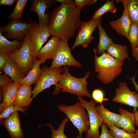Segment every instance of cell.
<instances>
[{
    "label": "cell",
    "instance_id": "obj_1",
    "mask_svg": "<svg viewBox=\"0 0 138 138\" xmlns=\"http://www.w3.org/2000/svg\"><path fill=\"white\" fill-rule=\"evenodd\" d=\"M80 11L73 4L61 3L49 14L48 27L51 35L64 42L74 36L80 24Z\"/></svg>",
    "mask_w": 138,
    "mask_h": 138
},
{
    "label": "cell",
    "instance_id": "obj_2",
    "mask_svg": "<svg viewBox=\"0 0 138 138\" xmlns=\"http://www.w3.org/2000/svg\"><path fill=\"white\" fill-rule=\"evenodd\" d=\"M93 52L95 69L98 79L105 84L111 83L121 74L123 63L105 52L99 56L96 48L93 49Z\"/></svg>",
    "mask_w": 138,
    "mask_h": 138
},
{
    "label": "cell",
    "instance_id": "obj_3",
    "mask_svg": "<svg viewBox=\"0 0 138 138\" xmlns=\"http://www.w3.org/2000/svg\"><path fill=\"white\" fill-rule=\"evenodd\" d=\"M90 74V72L88 71L83 77L77 78L70 74L68 67L65 66L63 73L59 76L57 87L55 88L53 94L56 95L61 91L78 97L90 98L91 95L87 88L88 83L86 81Z\"/></svg>",
    "mask_w": 138,
    "mask_h": 138
},
{
    "label": "cell",
    "instance_id": "obj_4",
    "mask_svg": "<svg viewBox=\"0 0 138 138\" xmlns=\"http://www.w3.org/2000/svg\"><path fill=\"white\" fill-rule=\"evenodd\" d=\"M59 110L64 113L77 129L78 136H82L84 132H87L90 128L89 119L85 108L80 102L74 105H61L57 106Z\"/></svg>",
    "mask_w": 138,
    "mask_h": 138
},
{
    "label": "cell",
    "instance_id": "obj_5",
    "mask_svg": "<svg viewBox=\"0 0 138 138\" xmlns=\"http://www.w3.org/2000/svg\"><path fill=\"white\" fill-rule=\"evenodd\" d=\"M21 48L16 51L9 54L24 75L26 76L33 66L35 60L32 54L31 38L28 32L23 41Z\"/></svg>",
    "mask_w": 138,
    "mask_h": 138
},
{
    "label": "cell",
    "instance_id": "obj_6",
    "mask_svg": "<svg viewBox=\"0 0 138 138\" xmlns=\"http://www.w3.org/2000/svg\"><path fill=\"white\" fill-rule=\"evenodd\" d=\"M41 70V75L32 90V97L33 98L52 85H55V88H56L59 76L64 71V68L62 67L51 68L46 65L43 66Z\"/></svg>",
    "mask_w": 138,
    "mask_h": 138
},
{
    "label": "cell",
    "instance_id": "obj_7",
    "mask_svg": "<svg viewBox=\"0 0 138 138\" xmlns=\"http://www.w3.org/2000/svg\"><path fill=\"white\" fill-rule=\"evenodd\" d=\"M75 66L81 68L80 63L76 60L72 55L68 42L61 40L57 49L53 59L50 68H57L62 66Z\"/></svg>",
    "mask_w": 138,
    "mask_h": 138
},
{
    "label": "cell",
    "instance_id": "obj_8",
    "mask_svg": "<svg viewBox=\"0 0 138 138\" xmlns=\"http://www.w3.org/2000/svg\"><path fill=\"white\" fill-rule=\"evenodd\" d=\"M102 18L101 17L95 19H92L88 21H81L71 50L79 45H81L84 48L88 47L94 38L93 33L98 24L101 22Z\"/></svg>",
    "mask_w": 138,
    "mask_h": 138
},
{
    "label": "cell",
    "instance_id": "obj_9",
    "mask_svg": "<svg viewBox=\"0 0 138 138\" xmlns=\"http://www.w3.org/2000/svg\"><path fill=\"white\" fill-rule=\"evenodd\" d=\"M77 98L85 108L89 116L90 128L86 132L85 138H99V129L103 122V120L96 110L94 100L88 101L79 97H77Z\"/></svg>",
    "mask_w": 138,
    "mask_h": 138
},
{
    "label": "cell",
    "instance_id": "obj_10",
    "mask_svg": "<svg viewBox=\"0 0 138 138\" xmlns=\"http://www.w3.org/2000/svg\"><path fill=\"white\" fill-rule=\"evenodd\" d=\"M31 23L28 32L31 38L32 51L34 59L43 44L51 35L48 26H41L35 22Z\"/></svg>",
    "mask_w": 138,
    "mask_h": 138
},
{
    "label": "cell",
    "instance_id": "obj_11",
    "mask_svg": "<svg viewBox=\"0 0 138 138\" xmlns=\"http://www.w3.org/2000/svg\"><path fill=\"white\" fill-rule=\"evenodd\" d=\"M112 101L133 107V111L134 113L137 111L138 94L131 91L126 82L119 83L118 88L116 89L115 95Z\"/></svg>",
    "mask_w": 138,
    "mask_h": 138
},
{
    "label": "cell",
    "instance_id": "obj_12",
    "mask_svg": "<svg viewBox=\"0 0 138 138\" xmlns=\"http://www.w3.org/2000/svg\"><path fill=\"white\" fill-rule=\"evenodd\" d=\"M31 23H27L19 20H14L6 25L0 28V31L4 32L7 38L20 41L24 40L28 32Z\"/></svg>",
    "mask_w": 138,
    "mask_h": 138
},
{
    "label": "cell",
    "instance_id": "obj_13",
    "mask_svg": "<svg viewBox=\"0 0 138 138\" xmlns=\"http://www.w3.org/2000/svg\"><path fill=\"white\" fill-rule=\"evenodd\" d=\"M21 84L20 82H14L12 83L2 87H0L2 91L3 100L0 104V112L13 104L17 92Z\"/></svg>",
    "mask_w": 138,
    "mask_h": 138
},
{
    "label": "cell",
    "instance_id": "obj_14",
    "mask_svg": "<svg viewBox=\"0 0 138 138\" xmlns=\"http://www.w3.org/2000/svg\"><path fill=\"white\" fill-rule=\"evenodd\" d=\"M30 10L36 13L39 18V24L41 26H48L49 14H45L46 8L49 4L55 3L51 0H32Z\"/></svg>",
    "mask_w": 138,
    "mask_h": 138
},
{
    "label": "cell",
    "instance_id": "obj_15",
    "mask_svg": "<svg viewBox=\"0 0 138 138\" xmlns=\"http://www.w3.org/2000/svg\"><path fill=\"white\" fill-rule=\"evenodd\" d=\"M5 127L12 138H23L24 134L20 122L19 113L17 111L12 113L3 121Z\"/></svg>",
    "mask_w": 138,
    "mask_h": 138
},
{
    "label": "cell",
    "instance_id": "obj_16",
    "mask_svg": "<svg viewBox=\"0 0 138 138\" xmlns=\"http://www.w3.org/2000/svg\"><path fill=\"white\" fill-rule=\"evenodd\" d=\"M61 41L59 38L52 36L43 47L38 51L36 56V58L41 62L44 63L49 59H53L58 47Z\"/></svg>",
    "mask_w": 138,
    "mask_h": 138
},
{
    "label": "cell",
    "instance_id": "obj_17",
    "mask_svg": "<svg viewBox=\"0 0 138 138\" xmlns=\"http://www.w3.org/2000/svg\"><path fill=\"white\" fill-rule=\"evenodd\" d=\"M124 6L123 13L118 19L109 22L111 27L121 36L127 38L132 22L126 7Z\"/></svg>",
    "mask_w": 138,
    "mask_h": 138
},
{
    "label": "cell",
    "instance_id": "obj_18",
    "mask_svg": "<svg viewBox=\"0 0 138 138\" xmlns=\"http://www.w3.org/2000/svg\"><path fill=\"white\" fill-rule=\"evenodd\" d=\"M121 115L120 118L115 125L118 128H122L130 133H135V119L134 113L129 112L126 109L120 107L118 110Z\"/></svg>",
    "mask_w": 138,
    "mask_h": 138
},
{
    "label": "cell",
    "instance_id": "obj_19",
    "mask_svg": "<svg viewBox=\"0 0 138 138\" xmlns=\"http://www.w3.org/2000/svg\"><path fill=\"white\" fill-rule=\"evenodd\" d=\"M32 87L21 84L16 94L14 105L21 108H27L32 102Z\"/></svg>",
    "mask_w": 138,
    "mask_h": 138
},
{
    "label": "cell",
    "instance_id": "obj_20",
    "mask_svg": "<svg viewBox=\"0 0 138 138\" xmlns=\"http://www.w3.org/2000/svg\"><path fill=\"white\" fill-rule=\"evenodd\" d=\"M3 71L5 74L10 76L14 82H20L25 76L15 62L10 57L4 67Z\"/></svg>",
    "mask_w": 138,
    "mask_h": 138
},
{
    "label": "cell",
    "instance_id": "obj_21",
    "mask_svg": "<svg viewBox=\"0 0 138 138\" xmlns=\"http://www.w3.org/2000/svg\"><path fill=\"white\" fill-rule=\"evenodd\" d=\"M41 64V62L36 58L32 68L25 77L20 81V84L31 86L36 83L42 73V70L40 68Z\"/></svg>",
    "mask_w": 138,
    "mask_h": 138
},
{
    "label": "cell",
    "instance_id": "obj_22",
    "mask_svg": "<svg viewBox=\"0 0 138 138\" xmlns=\"http://www.w3.org/2000/svg\"><path fill=\"white\" fill-rule=\"evenodd\" d=\"M127 46L113 43L107 48V53L122 63L129 57Z\"/></svg>",
    "mask_w": 138,
    "mask_h": 138
},
{
    "label": "cell",
    "instance_id": "obj_23",
    "mask_svg": "<svg viewBox=\"0 0 138 138\" xmlns=\"http://www.w3.org/2000/svg\"><path fill=\"white\" fill-rule=\"evenodd\" d=\"M96 109L103 120V122L106 124L107 126H112L115 125L120 118V114L112 112L100 104L96 106Z\"/></svg>",
    "mask_w": 138,
    "mask_h": 138
},
{
    "label": "cell",
    "instance_id": "obj_24",
    "mask_svg": "<svg viewBox=\"0 0 138 138\" xmlns=\"http://www.w3.org/2000/svg\"><path fill=\"white\" fill-rule=\"evenodd\" d=\"M22 43L23 42L17 40L9 41L2 35L0 31V52L8 54L12 53L18 50Z\"/></svg>",
    "mask_w": 138,
    "mask_h": 138
},
{
    "label": "cell",
    "instance_id": "obj_25",
    "mask_svg": "<svg viewBox=\"0 0 138 138\" xmlns=\"http://www.w3.org/2000/svg\"><path fill=\"white\" fill-rule=\"evenodd\" d=\"M97 28L99 31V40L96 50L98 54H101L113 42L112 39L108 37L102 27L101 22L98 24Z\"/></svg>",
    "mask_w": 138,
    "mask_h": 138
},
{
    "label": "cell",
    "instance_id": "obj_26",
    "mask_svg": "<svg viewBox=\"0 0 138 138\" xmlns=\"http://www.w3.org/2000/svg\"><path fill=\"white\" fill-rule=\"evenodd\" d=\"M116 2H121L126 7L132 23L138 25V0H118Z\"/></svg>",
    "mask_w": 138,
    "mask_h": 138
},
{
    "label": "cell",
    "instance_id": "obj_27",
    "mask_svg": "<svg viewBox=\"0 0 138 138\" xmlns=\"http://www.w3.org/2000/svg\"><path fill=\"white\" fill-rule=\"evenodd\" d=\"M113 0H107L105 4L100 8L95 11L92 16V19H95L101 17L106 13L109 12L114 13L117 9L114 3Z\"/></svg>",
    "mask_w": 138,
    "mask_h": 138
},
{
    "label": "cell",
    "instance_id": "obj_28",
    "mask_svg": "<svg viewBox=\"0 0 138 138\" xmlns=\"http://www.w3.org/2000/svg\"><path fill=\"white\" fill-rule=\"evenodd\" d=\"M68 120V118L67 117L64 118L56 130H55L53 126L51 124L48 123L45 124L49 126L51 129V138H68L65 134L64 131L65 126ZM76 138H83L82 136H78Z\"/></svg>",
    "mask_w": 138,
    "mask_h": 138
},
{
    "label": "cell",
    "instance_id": "obj_29",
    "mask_svg": "<svg viewBox=\"0 0 138 138\" xmlns=\"http://www.w3.org/2000/svg\"><path fill=\"white\" fill-rule=\"evenodd\" d=\"M107 126L109 128L110 133L114 138H138V136L135 133H129L119 129L115 125Z\"/></svg>",
    "mask_w": 138,
    "mask_h": 138
},
{
    "label": "cell",
    "instance_id": "obj_30",
    "mask_svg": "<svg viewBox=\"0 0 138 138\" xmlns=\"http://www.w3.org/2000/svg\"><path fill=\"white\" fill-rule=\"evenodd\" d=\"M28 0H17L15 8L8 17L11 20H18L21 18L22 14Z\"/></svg>",
    "mask_w": 138,
    "mask_h": 138
},
{
    "label": "cell",
    "instance_id": "obj_31",
    "mask_svg": "<svg viewBox=\"0 0 138 138\" xmlns=\"http://www.w3.org/2000/svg\"><path fill=\"white\" fill-rule=\"evenodd\" d=\"M132 48V52L138 46V25L131 23L127 38Z\"/></svg>",
    "mask_w": 138,
    "mask_h": 138
},
{
    "label": "cell",
    "instance_id": "obj_32",
    "mask_svg": "<svg viewBox=\"0 0 138 138\" xmlns=\"http://www.w3.org/2000/svg\"><path fill=\"white\" fill-rule=\"evenodd\" d=\"M27 110V108H21L15 106L12 104L5 109L0 113V118L2 122V119H4L8 117L13 112L16 111H20L24 113Z\"/></svg>",
    "mask_w": 138,
    "mask_h": 138
},
{
    "label": "cell",
    "instance_id": "obj_33",
    "mask_svg": "<svg viewBox=\"0 0 138 138\" xmlns=\"http://www.w3.org/2000/svg\"><path fill=\"white\" fill-rule=\"evenodd\" d=\"M92 97L94 100L96 102L99 103L101 105H103L102 103L104 101L109 99L104 98L103 92L99 89H96L93 90L92 93Z\"/></svg>",
    "mask_w": 138,
    "mask_h": 138
},
{
    "label": "cell",
    "instance_id": "obj_34",
    "mask_svg": "<svg viewBox=\"0 0 138 138\" xmlns=\"http://www.w3.org/2000/svg\"><path fill=\"white\" fill-rule=\"evenodd\" d=\"M74 5L80 11L82 8L86 5L94 4L97 2V0H75Z\"/></svg>",
    "mask_w": 138,
    "mask_h": 138
},
{
    "label": "cell",
    "instance_id": "obj_35",
    "mask_svg": "<svg viewBox=\"0 0 138 138\" xmlns=\"http://www.w3.org/2000/svg\"><path fill=\"white\" fill-rule=\"evenodd\" d=\"M14 81L8 75L5 74L0 75V86L2 87L10 84Z\"/></svg>",
    "mask_w": 138,
    "mask_h": 138
},
{
    "label": "cell",
    "instance_id": "obj_36",
    "mask_svg": "<svg viewBox=\"0 0 138 138\" xmlns=\"http://www.w3.org/2000/svg\"><path fill=\"white\" fill-rule=\"evenodd\" d=\"M101 127V132L99 138H114L108 130L105 123L103 122Z\"/></svg>",
    "mask_w": 138,
    "mask_h": 138
},
{
    "label": "cell",
    "instance_id": "obj_37",
    "mask_svg": "<svg viewBox=\"0 0 138 138\" xmlns=\"http://www.w3.org/2000/svg\"><path fill=\"white\" fill-rule=\"evenodd\" d=\"M9 56L8 54L5 53L0 52V71H3L5 65L7 63Z\"/></svg>",
    "mask_w": 138,
    "mask_h": 138
},
{
    "label": "cell",
    "instance_id": "obj_38",
    "mask_svg": "<svg viewBox=\"0 0 138 138\" xmlns=\"http://www.w3.org/2000/svg\"><path fill=\"white\" fill-rule=\"evenodd\" d=\"M17 1L16 0H0V5L12 6L16 4Z\"/></svg>",
    "mask_w": 138,
    "mask_h": 138
},
{
    "label": "cell",
    "instance_id": "obj_39",
    "mask_svg": "<svg viewBox=\"0 0 138 138\" xmlns=\"http://www.w3.org/2000/svg\"><path fill=\"white\" fill-rule=\"evenodd\" d=\"M55 1L61 3L68 4L74 5V1L73 0H56Z\"/></svg>",
    "mask_w": 138,
    "mask_h": 138
},
{
    "label": "cell",
    "instance_id": "obj_40",
    "mask_svg": "<svg viewBox=\"0 0 138 138\" xmlns=\"http://www.w3.org/2000/svg\"><path fill=\"white\" fill-rule=\"evenodd\" d=\"M136 75V74L134 76L132 77H130V79L132 81V83L134 85L135 89L138 92V85L136 83L135 80V78Z\"/></svg>",
    "mask_w": 138,
    "mask_h": 138
},
{
    "label": "cell",
    "instance_id": "obj_41",
    "mask_svg": "<svg viewBox=\"0 0 138 138\" xmlns=\"http://www.w3.org/2000/svg\"><path fill=\"white\" fill-rule=\"evenodd\" d=\"M132 52L134 57L137 61H138V46Z\"/></svg>",
    "mask_w": 138,
    "mask_h": 138
},
{
    "label": "cell",
    "instance_id": "obj_42",
    "mask_svg": "<svg viewBox=\"0 0 138 138\" xmlns=\"http://www.w3.org/2000/svg\"><path fill=\"white\" fill-rule=\"evenodd\" d=\"M135 114V125L138 127V111L134 113Z\"/></svg>",
    "mask_w": 138,
    "mask_h": 138
},
{
    "label": "cell",
    "instance_id": "obj_43",
    "mask_svg": "<svg viewBox=\"0 0 138 138\" xmlns=\"http://www.w3.org/2000/svg\"><path fill=\"white\" fill-rule=\"evenodd\" d=\"M135 133L137 134L138 136V129H136Z\"/></svg>",
    "mask_w": 138,
    "mask_h": 138
}]
</instances>
